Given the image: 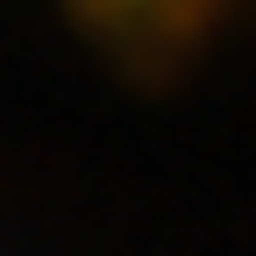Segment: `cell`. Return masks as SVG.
Returning <instances> with one entry per match:
<instances>
[{
  "mask_svg": "<svg viewBox=\"0 0 256 256\" xmlns=\"http://www.w3.org/2000/svg\"><path fill=\"white\" fill-rule=\"evenodd\" d=\"M78 8L100 28H114L121 43H171L200 14V0H78Z\"/></svg>",
  "mask_w": 256,
  "mask_h": 256,
  "instance_id": "1",
  "label": "cell"
}]
</instances>
